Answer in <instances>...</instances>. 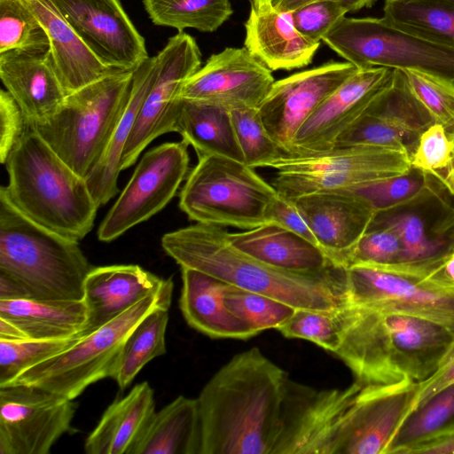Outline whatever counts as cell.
Returning <instances> with one entry per match:
<instances>
[{"label":"cell","instance_id":"16","mask_svg":"<svg viewBox=\"0 0 454 454\" xmlns=\"http://www.w3.org/2000/svg\"><path fill=\"white\" fill-rule=\"evenodd\" d=\"M418 388L411 381L362 386L342 416L333 454H385Z\"/></svg>","mask_w":454,"mask_h":454},{"label":"cell","instance_id":"43","mask_svg":"<svg viewBox=\"0 0 454 454\" xmlns=\"http://www.w3.org/2000/svg\"><path fill=\"white\" fill-rule=\"evenodd\" d=\"M231 115L246 165L263 168L285 153L267 132L258 108L234 109Z\"/></svg>","mask_w":454,"mask_h":454},{"label":"cell","instance_id":"10","mask_svg":"<svg viewBox=\"0 0 454 454\" xmlns=\"http://www.w3.org/2000/svg\"><path fill=\"white\" fill-rule=\"evenodd\" d=\"M322 41L357 68L417 70L454 82V49L395 27L382 18L343 17Z\"/></svg>","mask_w":454,"mask_h":454},{"label":"cell","instance_id":"34","mask_svg":"<svg viewBox=\"0 0 454 454\" xmlns=\"http://www.w3.org/2000/svg\"><path fill=\"white\" fill-rule=\"evenodd\" d=\"M454 431V382L413 408L400 424L385 454H408Z\"/></svg>","mask_w":454,"mask_h":454},{"label":"cell","instance_id":"25","mask_svg":"<svg viewBox=\"0 0 454 454\" xmlns=\"http://www.w3.org/2000/svg\"><path fill=\"white\" fill-rule=\"evenodd\" d=\"M24 1L46 31L48 52L67 95L116 71L96 58L50 0Z\"/></svg>","mask_w":454,"mask_h":454},{"label":"cell","instance_id":"52","mask_svg":"<svg viewBox=\"0 0 454 454\" xmlns=\"http://www.w3.org/2000/svg\"><path fill=\"white\" fill-rule=\"evenodd\" d=\"M316 0H274L273 7L278 12H292L296 8ZM340 3L348 12H356L371 7L377 0H333Z\"/></svg>","mask_w":454,"mask_h":454},{"label":"cell","instance_id":"55","mask_svg":"<svg viewBox=\"0 0 454 454\" xmlns=\"http://www.w3.org/2000/svg\"><path fill=\"white\" fill-rule=\"evenodd\" d=\"M0 340H24L27 339L16 325L5 319L0 318Z\"/></svg>","mask_w":454,"mask_h":454},{"label":"cell","instance_id":"29","mask_svg":"<svg viewBox=\"0 0 454 454\" xmlns=\"http://www.w3.org/2000/svg\"><path fill=\"white\" fill-rule=\"evenodd\" d=\"M155 76V56L149 57L134 70L128 103L102 157L85 176L89 189L98 207L106 204L118 193L117 182L121 171V156Z\"/></svg>","mask_w":454,"mask_h":454},{"label":"cell","instance_id":"21","mask_svg":"<svg viewBox=\"0 0 454 454\" xmlns=\"http://www.w3.org/2000/svg\"><path fill=\"white\" fill-rule=\"evenodd\" d=\"M293 200L318 246L340 266L377 215L366 200L348 192H321Z\"/></svg>","mask_w":454,"mask_h":454},{"label":"cell","instance_id":"57","mask_svg":"<svg viewBox=\"0 0 454 454\" xmlns=\"http://www.w3.org/2000/svg\"><path fill=\"white\" fill-rule=\"evenodd\" d=\"M250 4L252 3V0H249Z\"/></svg>","mask_w":454,"mask_h":454},{"label":"cell","instance_id":"46","mask_svg":"<svg viewBox=\"0 0 454 454\" xmlns=\"http://www.w3.org/2000/svg\"><path fill=\"white\" fill-rule=\"evenodd\" d=\"M403 248L398 235L389 228H371L342 258L340 265L390 267L403 262Z\"/></svg>","mask_w":454,"mask_h":454},{"label":"cell","instance_id":"53","mask_svg":"<svg viewBox=\"0 0 454 454\" xmlns=\"http://www.w3.org/2000/svg\"><path fill=\"white\" fill-rule=\"evenodd\" d=\"M408 454H454V431L423 443Z\"/></svg>","mask_w":454,"mask_h":454},{"label":"cell","instance_id":"8","mask_svg":"<svg viewBox=\"0 0 454 454\" xmlns=\"http://www.w3.org/2000/svg\"><path fill=\"white\" fill-rule=\"evenodd\" d=\"M173 287L171 280L160 293L140 300L69 348L27 369L7 386H36L74 400L90 385L111 377L129 334L154 309L170 308Z\"/></svg>","mask_w":454,"mask_h":454},{"label":"cell","instance_id":"23","mask_svg":"<svg viewBox=\"0 0 454 454\" xmlns=\"http://www.w3.org/2000/svg\"><path fill=\"white\" fill-rule=\"evenodd\" d=\"M0 78L29 127L48 121L67 97L48 51L0 53Z\"/></svg>","mask_w":454,"mask_h":454},{"label":"cell","instance_id":"48","mask_svg":"<svg viewBox=\"0 0 454 454\" xmlns=\"http://www.w3.org/2000/svg\"><path fill=\"white\" fill-rule=\"evenodd\" d=\"M30 129L21 109L5 90L0 92V160L7 158Z\"/></svg>","mask_w":454,"mask_h":454},{"label":"cell","instance_id":"31","mask_svg":"<svg viewBox=\"0 0 454 454\" xmlns=\"http://www.w3.org/2000/svg\"><path fill=\"white\" fill-rule=\"evenodd\" d=\"M173 132L192 146L198 158L221 155L244 162L231 111L224 107L180 98Z\"/></svg>","mask_w":454,"mask_h":454},{"label":"cell","instance_id":"30","mask_svg":"<svg viewBox=\"0 0 454 454\" xmlns=\"http://www.w3.org/2000/svg\"><path fill=\"white\" fill-rule=\"evenodd\" d=\"M0 318L27 340H62L82 335L87 312L83 301L0 300Z\"/></svg>","mask_w":454,"mask_h":454},{"label":"cell","instance_id":"42","mask_svg":"<svg viewBox=\"0 0 454 454\" xmlns=\"http://www.w3.org/2000/svg\"><path fill=\"white\" fill-rule=\"evenodd\" d=\"M82 336L62 340H0V387L9 385L27 369L69 348Z\"/></svg>","mask_w":454,"mask_h":454},{"label":"cell","instance_id":"56","mask_svg":"<svg viewBox=\"0 0 454 454\" xmlns=\"http://www.w3.org/2000/svg\"><path fill=\"white\" fill-rule=\"evenodd\" d=\"M274 0H252L251 6L257 7L262 4L272 3Z\"/></svg>","mask_w":454,"mask_h":454},{"label":"cell","instance_id":"19","mask_svg":"<svg viewBox=\"0 0 454 454\" xmlns=\"http://www.w3.org/2000/svg\"><path fill=\"white\" fill-rule=\"evenodd\" d=\"M271 72L245 47L225 48L186 81L180 98L230 111L258 108L275 82Z\"/></svg>","mask_w":454,"mask_h":454},{"label":"cell","instance_id":"37","mask_svg":"<svg viewBox=\"0 0 454 454\" xmlns=\"http://www.w3.org/2000/svg\"><path fill=\"white\" fill-rule=\"evenodd\" d=\"M441 189L430 176L411 167L399 176L341 192L361 197L378 214L419 204L436 195Z\"/></svg>","mask_w":454,"mask_h":454},{"label":"cell","instance_id":"39","mask_svg":"<svg viewBox=\"0 0 454 454\" xmlns=\"http://www.w3.org/2000/svg\"><path fill=\"white\" fill-rule=\"evenodd\" d=\"M46 31L24 0H0V53L46 52Z\"/></svg>","mask_w":454,"mask_h":454},{"label":"cell","instance_id":"33","mask_svg":"<svg viewBox=\"0 0 454 454\" xmlns=\"http://www.w3.org/2000/svg\"><path fill=\"white\" fill-rule=\"evenodd\" d=\"M382 19L407 33L454 49V0H385Z\"/></svg>","mask_w":454,"mask_h":454},{"label":"cell","instance_id":"36","mask_svg":"<svg viewBox=\"0 0 454 454\" xmlns=\"http://www.w3.org/2000/svg\"><path fill=\"white\" fill-rule=\"evenodd\" d=\"M143 4L154 25L179 32L185 28L214 32L233 12L230 0H143Z\"/></svg>","mask_w":454,"mask_h":454},{"label":"cell","instance_id":"50","mask_svg":"<svg viewBox=\"0 0 454 454\" xmlns=\"http://www.w3.org/2000/svg\"><path fill=\"white\" fill-rule=\"evenodd\" d=\"M454 382V348L447 355L437 371L426 380L419 383L413 408L434 393ZM412 408V409H413Z\"/></svg>","mask_w":454,"mask_h":454},{"label":"cell","instance_id":"32","mask_svg":"<svg viewBox=\"0 0 454 454\" xmlns=\"http://www.w3.org/2000/svg\"><path fill=\"white\" fill-rule=\"evenodd\" d=\"M197 398L179 395L155 411L133 454H200Z\"/></svg>","mask_w":454,"mask_h":454},{"label":"cell","instance_id":"38","mask_svg":"<svg viewBox=\"0 0 454 454\" xmlns=\"http://www.w3.org/2000/svg\"><path fill=\"white\" fill-rule=\"evenodd\" d=\"M411 165L454 196V129L433 123L419 136Z\"/></svg>","mask_w":454,"mask_h":454},{"label":"cell","instance_id":"24","mask_svg":"<svg viewBox=\"0 0 454 454\" xmlns=\"http://www.w3.org/2000/svg\"><path fill=\"white\" fill-rule=\"evenodd\" d=\"M245 28V48L271 71L308 66L320 45L297 31L292 12H278L272 3L251 6Z\"/></svg>","mask_w":454,"mask_h":454},{"label":"cell","instance_id":"17","mask_svg":"<svg viewBox=\"0 0 454 454\" xmlns=\"http://www.w3.org/2000/svg\"><path fill=\"white\" fill-rule=\"evenodd\" d=\"M357 69L349 62L330 61L274 82L258 112L285 153H294V138L301 126Z\"/></svg>","mask_w":454,"mask_h":454},{"label":"cell","instance_id":"22","mask_svg":"<svg viewBox=\"0 0 454 454\" xmlns=\"http://www.w3.org/2000/svg\"><path fill=\"white\" fill-rule=\"evenodd\" d=\"M171 280L136 264L92 267L83 286L87 320L82 335L105 325L140 300L160 293Z\"/></svg>","mask_w":454,"mask_h":454},{"label":"cell","instance_id":"7","mask_svg":"<svg viewBox=\"0 0 454 454\" xmlns=\"http://www.w3.org/2000/svg\"><path fill=\"white\" fill-rule=\"evenodd\" d=\"M189 172L179 207L196 223L250 230L269 223L277 190L254 168L221 155H204Z\"/></svg>","mask_w":454,"mask_h":454},{"label":"cell","instance_id":"14","mask_svg":"<svg viewBox=\"0 0 454 454\" xmlns=\"http://www.w3.org/2000/svg\"><path fill=\"white\" fill-rule=\"evenodd\" d=\"M156 57V76L126 143L121 169L131 167L155 138L173 132L180 93L201 67V53L193 37L178 32Z\"/></svg>","mask_w":454,"mask_h":454},{"label":"cell","instance_id":"13","mask_svg":"<svg viewBox=\"0 0 454 454\" xmlns=\"http://www.w3.org/2000/svg\"><path fill=\"white\" fill-rule=\"evenodd\" d=\"M349 304L422 317L454 333V290L409 272L370 265L346 268Z\"/></svg>","mask_w":454,"mask_h":454},{"label":"cell","instance_id":"12","mask_svg":"<svg viewBox=\"0 0 454 454\" xmlns=\"http://www.w3.org/2000/svg\"><path fill=\"white\" fill-rule=\"evenodd\" d=\"M74 400L31 385L0 387V454H48L73 433Z\"/></svg>","mask_w":454,"mask_h":454},{"label":"cell","instance_id":"3","mask_svg":"<svg viewBox=\"0 0 454 454\" xmlns=\"http://www.w3.org/2000/svg\"><path fill=\"white\" fill-rule=\"evenodd\" d=\"M161 247L181 268H191L296 309L335 310L348 304L346 268L290 271L237 249L223 227L196 223L164 234Z\"/></svg>","mask_w":454,"mask_h":454},{"label":"cell","instance_id":"5","mask_svg":"<svg viewBox=\"0 0 454 454\" xmlns=\"http://www.w3.org/2000/svg\"><path fill=\"white\" fill-rule=\"evenodd\" d=\"M91 269L79 241L30 220L1 187V273L20 284L30 299L83 301Z\"/></svg>","mask_w":454,"mask_h":454},{"label":"cell","instance_id":"49","mask_svg":"<svg viewBox=\"0 0 454 454\" xmlns=\"http://www.w3.org/2000/svg\"><path fill=\"white\" fill-rule=\"evenodd\" d=\"M269 223H277L318 246L316 237L293 199L278 194L270 208Z\"/></svg>","mask_w":454,"mask_h":454},{"label":"cell","instance_id":"40","mask_svg":"<svg viewBox=\"0 0 454 454\" xmlns=\"http://www.w3.org/2000/svg\"><path fill=\"white\" fill-rule=\"evenodd\" d=\"M223 300L231 313L246 323L256 335L264 330L278 329L296 310V308L282 301L232 285L225 292Z\"/></svg>","mask_w":454,"mask_h":454},{"label":"cell","instance_id":"45","mask_svg":"<svg viewBox=\"0 0 454 454\" xmlns=\"http://www.w3.org/2000/svg\"><path fill=\"white\" fill-rule=\"evenodd\" d=\"M277 330L286 338L306 340L333 353L340 344L338 309H296L293 316Z\"/></svg>","mask_w":454,"mask_h":454},{"label":"cell","instance_id":"4","mask_svg":"<svg viewBox=\"0 0 454 454\" xmlns=\"http://www.w3.org/2000/svg\"><path fill=\"white\" fill-rule=\"evenodd\" d=\"M10 200L35 223L80 241L93 228L98 208L85 177L63 161L31 128L5 163Z\"/></svg>","mask_w":454,"mask_h":454},{"label":"cell","instance_id":"11","mask_svg":"<svg viewBox=\"0 0 454 454\" xmlns=\"http://www.w3.org/2000/svg\"><path fill=\"white\" fill-rule=\"evenodd\" d=\"M184 141L167 142L144 153L98 230V239L111 242L162 210L189 174Z\"/></svg>","mask_w":454,"mask_h":454},{"label":"cell","instance_id":"41","mask_svg":"<svg viewBox=\"0 0 454 454\" xmlns=\"http://www.w3.org/2000/svg\"><path fill=\"white\" fill-rule=\"evenodd\" d=\"M418 141L419 138L411 137L396 123L368 108L365 114L340 136L335 147H384L403 151L411 156Z\"/></svg>","mask_w":454,"mask_h":454},{"label":"cell","instance_id":"18","mask_svg":"<svg viewBox=\"0 0 454 454\" xmlns=\"http://www.w3.org/2000/svg\"><path fill=\"white\" fill-rule=\"evenodd\" d=\"M90 51L106 67L134 71L149 58L121 0H50Z\"/></svg>","mask_w":454,"mask_h":454},{"label":"cell","instance_id":"1","mask_svg":"<svg viewBox=\"0 0 454 454\" xmlns=\"http://www.w3.org/2000/svg\"><path fill=\"white\" fill-rule=\"evenodd\" d=\"M289 380L258 348L235 355L197 397L200 454H274Z\"/></svg>","mask_w":454,"mask_h":454},{"label":"cell","instance_id":"51","mask_svg":"<svg viewBox=\"0 0 454 454\" xmlns=\"http://www.w3.org/2000/svg\"><path fill=\"white\" fill-rule=\"evenodd\" d=\"M424 278L440 286L454 290V249L434 264Z\"/></svg>","mask_w":454,"mask_h":454},{"label":"cell","instance_id":"26","mask_svg":"<svg viewBox=\"0 0 454 454\" xmlns=\"http://www.w3.org/2000/svg\"><path fill=\"white\" fill-rule=\"evenodd\" d=\"M179 308L186 323L211 337L246 340L254 332L234 316L224 303L230 284L202 271L181 268Z\"/></svg>","mask_w":454,"mask_h":454},{"label":"cell","instance_id":"54","mask_svg":"<svg viewBox=\"0 0 454 454\" xmlns=\"http://www.w3.org/2000/svg\"><path fill=\"white\" fill-rule=\"evenodd\" d=\"M30 299L24 287L9 276L0 272V300Z\"/></svg>","mask_w":454,"mask_h":454},{"label":"cell","instance_id":"35","mask_svg":"<svg viewBox=\"0 0 454 454\" xmlns=\"http://www.w3.org/2000/svg\"><path fill=\"white\" fill-rule=\"evenodd\" d=\"M168 307L145 316L127 337L111 377L124 390L153 359L166 353Z\"/></svg>","mask_w":454,"mask_h":454},{"label":"cell","instance_id":"20","mask_svg":"<svg viewBox=\"0 0 454 454\" xmlns=\"http://www.w3.org/2000/svg\"><path fill=\"white\" fill-rule=\"evenodd\" d=\"M394 69L374 67L358 68L306 120L297 131L294 153L328 151L367 111L387 85Z\"/></svg>","mask_w":454,"mask_h":454},{"label":"cell","instance_id":"9","mask_svg":"<svg viewBox=\"0 0 454 454\" xmlns=\"http://www.w3.org/2000/svg\"><path fill=\"white\" fill-rule=\"evenodd\" d=\"M263 168L275 171L271 184L279 195L295 199L315 192L350 190L406 173L411 165L405 152L355 145L283 153Z\"/></svg>","mask_w":454,"mask_h":454},{"label":"cell","instance_id":"27","mask_svg":"<svg viewBox=\"0 0 454 454\" xmlns=\"http://www.w3.org/2000/svg\"><path fill=\"white\" fill-rule=\"evenodd\" d=\"M154 392L146 381L113 402L86 438L88 454H133L155 413Z\"/></svg>","mask_w":454,"mask_h":454},{"label":"cell","instance_id":"6","mask_svg":"<svg viewBox=\"0 0 454 454\" xmlns=\"http://www.w3.org/2000/svg\"><path fill=\"white\" fill-rule=\"evenodd\" d=\"M134 71H113L67 95L48 121L30 127L85 177L102 157L129 98Z\"/></svg>","mask_w":454,"mask_h":454},{"label":"cell","instance_id":"47","mask_svg":"<svg viewBox=\"0 0 454 454\" xmlns=\"http://www.w3.org/2000/svg\"><path fill=\"white\" fill-rule=\"evenodd\" d=\"M348 12L337 1L316 0L292 11V19L300 34L314 43H320Z\"/></svg>","mask_w":454,"mask_h":454},{"label":"cell","instance_id":"44","mask_svg":"<svg viewBox=\"0 0 454 454\" xmlns=\"http://www.w3.org/2000/svg\"><path fill=\"white\" fill-rule=\"evenodd\" d=\"M407 83L434 123L454 129V82L427 72L402 70Z\"/></svg>","mask_w":454,"mask_h":454},{"label":"cell","instance_id":"15","mask_svg":"<svg viewBox=\"0 0 454 454\" xmlns=\"http://www.w3.org/2000/svg\"><path fill=\"white\" fill-rule=\"evenodd\" d=\"M362 385L316 390L288 381L282 431L274 454H333L342 416Z\"/></svg>","mask_w":454,"mask_h":454},{"label":"cell","instance_id":"28","mask_svg":"<svg viewBox=\"0 0 454 454\" xmlns=\"http://www.w3.org/2000/svg\"><path fill=\"white\" fill-rule=\"evenodd\" d=\"M229 239L239 251L285 270L318 271L338 265L320 247L274 223L229 232Z\"/></svg>","mask_w":454,"mask_h":454},{"label":"cell","instance_id":"2","mask_svg":"<svg viewBox=\"0 0 454 454\" xmlns=\"http://www.w3.org/2000/svg\"><path fill=\"white\" fill-rule=\"evenodd\" d=\"M340 344L334 353L362 386L422 382L454 348V333L415 316L348 304L338 309Z\"/></svg>","mask_w":454,"mask_h":454}]
</instances>
